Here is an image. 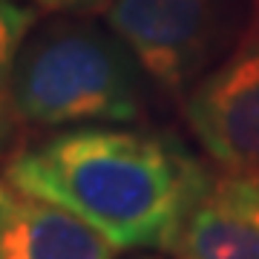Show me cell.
Instances as JSON below:
<instances>
[{"label": "cell", "mask_w": 259, "mask_h": 259, "mask_svg": "<svg viewBox=\"0 0 259 259\" xmlns=\"http://www.w3.org/2000/svg\"><path fill=\"white\" fill-rule=\"evenodd\" d=\"M185 121L222 170L259 173V23L185 95Z\"/></svg>", "instance_id": "277c9868"}, {"label": "cell", "mask_w": 259, "mask_h": 259, "mask_svg": "<svg viewBox=\"0 0 259 259\" xmlns=\"http://www.w3.org/2000/svg\"><path fill=\"white\" fill-rule=\"evenodd\" d=\"M170 253L176 259H259V173H213Z\"/></svg>", "instance_id": "5b68a950"}, {"label": "cell", "mask_w": 259, "mask_h": 259, "mask_svg": "<svg viewBox=\"0 0 259 259\" xmlns=\"http://www.w3.org/2000/svg\"><path fill=\"white\" fill-rule=\"evenodd\" d=\"M3 176L72 210L118 250H170L213 173L167 133L81 124L15 150Z\"/></svg>", "instance_id": "6da1fadb"}, {"label": "cell", "mask_w": 259, "mask_h": 259, "mask_svg": "<svg viewBox=\"0 0 259 259\" xmlns=\"http://www.w3.org/2000/svg\"><path fill=\"white\" fill-rule=\"evenodd\" d=\"M118 248L81 216L0 173V259H115Z\"/></svg>", "instance_id": "8992f818"}, {"label": "cell", "mask_w": 259, "mask_h": 259, "mask_svg": "<svg viewBox=\"0 0 259 259\" xmlns=\"http://www.w3.org/2000/svg\"><path fill=\"white\" fill-rule=\"evenodd\" d=\"M141 64L110 26L69 15L32 23L15 58L12 95L23 124H130L141 115Z\"/></svg>", "instance_id": "7a4b0ae2"}, {"label": "cell", "mask_w": 259, "mask_h": 259, "mask_svg": "<svg viewBox=\"0 0 259 259\" xmlns=\"http://www.w3.org/2000/svg\"><path fill=\"white\" fill-rule=\"evenodd\" d=\"M35 20L37 12L32 6H23L18 0H0V161L15 153V141L23 127L12 95V69L20 44Z\"/></svg>", "instance_id": "52a82bcc"}, {"label": "cell", "mask_w": 259, "mask_h": 259, "mask_svg": "<svg viewBox=\"0 0 259 259\" xmlns=\"http://www.w3.org/2000/svg\"><path fill=\"white\" fill-rule=\"evenodd\" d=\"M256 23L259 0H112L107 6V26L170 95H187Z\"/></svg>", "instance_id": "3957f363"}, {"label": "cell", "mask_w": 259, "mask_h": 259, "mask_svg": "<svg viewBox=\"0 0 259 259\" xmlns=\"http://www.w3.org/2000/svg\"><path fill=\"white\" fill-rule=\"evenodd\" d=\"M32 3L52 15H90V12L107 9L112 0H32Z\"/></svg>", "instance_id": "ba28073f"}, {"label": "cell", "mask_w": 259, "mask_h": 259, "mask_svg": "<svg viewBox=\"0 0 259 259\" xmlns=\"http://www.w3.org/2000/svg\"><path fill=\"white\" fill-rule=\"evenodd\" d=\"M124 259H167V256H158V253H144V250H133L130 256H124ZM176 259V256H173Z\"/></svg>", "instance_id": "9c48e42d"}]
</instances>
